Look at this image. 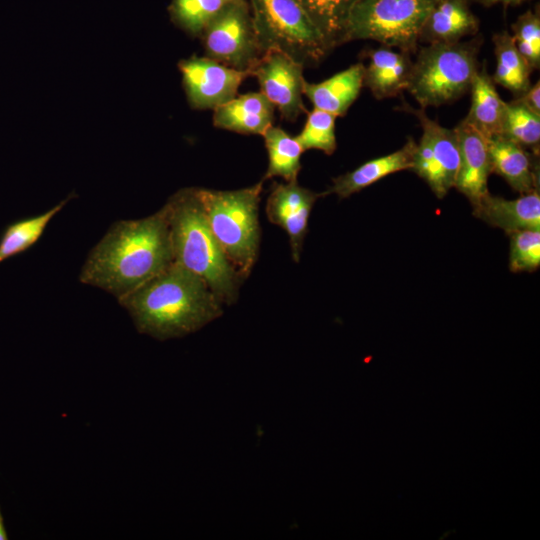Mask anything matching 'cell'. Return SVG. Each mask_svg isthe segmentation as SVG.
Instances as JSON below:
<instances>
[{"instance_id":"obj_1","label":"cell","mask_w":540,"mask_h":540,"mask_svg":"<svg viewBox=\"0 0 540 540\" xmlns=\"http://www.w3.org/2000/svg\"><path fill=\"white\" fill-rule=\"evenodd\" d=\"M173 262L168 212L164 205L146 218L113 223L91 249L79 280L120 300Z\"/></svg>"},{"instance_id":"obj_2","label":"cell","mask_w":540,"mask_h":540,"mask_svg":"<svg viewBox=\"0 0 540 540\" xmlns=\"http://www.w3.org/2000/svg\"><path fill=\"white\" fill-rule=\"evenodd\" d=\"M118 302L139 333L158 340L191 334L222 314L205 281L176 262Z\"/></svg>"},{"instance_id":"obj_3","label":"cell","mask_w":540,"mask_h":540,"mask_svg":"<svg viewBox=\"0 0 540 540\" xmlns=\"http://www.w3.org/2000/svg\"><path fill=\"white\" fill-rule=\"evenodd\" d=\"M165 206L174 262L203 279L222 304L233 302L241 278L210 230L197 188L177 191Z\"/></svg>"},{"instance_id":"obj_4","label":"cell","mask_w":540,"mask_h":540,"mask_svg":"<svg viewBox=\"0 0 540 540\" xmlns=\"http://www.w3.org/2000/svg\"><path fill=\"white\" fill-rule=\"evenodd\" d=\"M263 182L230 191L197 188L210 230L241 279L250 273L258 253Z\"/></svg>"},{"instance_id":"obj_5","label":"cell","mask_w":540,"mask_h":540,"mask_svg":"<svg viewBox=\"0 0 540 540\" xmlns=\"http://www.w3.org/2000/svg\"><path fill=\"white\" fill-rule=\"evenodd\" d=\"M479 40L428 44L417 50L407 89L422 109L462 97L478 68Z\"/></svg>"},{"instance_id":"obj_6","label":"cell","mask_w":540,"mask_h":540,"mask_svg":"<svg viewBox=\"0 0 540 540\" xmlns=\"http://www.w3.org/2000/svg\"><path fill=\"white\" fill-rule=\"evenodd\" d=\"M260 46L280 50L305 66L330 52L298 0H247Z\"/></svg>"},{"instance_id":"obj_7","label":"cell","mask_w":540,"mask_h":540,"mask_svg":"<svg viewBox=\"0 0 540 540\" xmlns=\"http://www.w3.org/2000/svg\"><path fill=\"white\" fill-rule=\"evenodd\" d=\"M437 0H358L347 39L374 40L409 54L418 50L422 27Z\"/></svg>"},{"instance_id":"obj_8","label":"cell","mask_w":540,"mask_h":540,"mask_svg":"<svg viewBox=\"0 0 540 540\" xmlns=\"http://www.w3.org/2000/svg\"><path fill=\"white\" fill-rule=\"evenodd\" d=\"M205 56L240 71H250L264 54L247 0L219 12L200 35Z\"/></svg>"},{"instance_id":"obj_9","label":"cell","mask_w":540,"mask_h":540,"mask_svg":"<svg viewBox=\"0 0 540 540\" xmlns=\"http://www.w3.org/2000/svg\"><path fill=\"white\" fill-rule=\"evenodd\" d=\"M417 116L422 135L413 156L412 169L442 199L454 188L459 162V143L455 128L448 129L430 119L424 109H409Z\"/></svg>"},{"instance_id":"obj_10","label":"cell","mask_w":540,"mask_h":540,"mask_svg":"<svg viewBox=\"0 0 540 540\" xmlns=\"http://www.w3.org/2000/svg\"><path fill=\"white\" fill-rule=\"evenodd\" d=\"M304 65L280 50L266 51L250 70L260 92L277 108L281 117L296 121L308 113L303 103Z\"/></svg>"},{"instance_id":"obj_11","label":"cell","mask_w":540,"mask_h":540,"mask_svg":"<svg viewBox=\"0 0 540 540\" xmlns=\"http://www.w3.org/2000/svg\"><path fill=\"white\" fill-rule=\"evenodd\" d=\"M178 68L188 103L198 110L215 109L230 101L250 76V71L230 68L206 56L182 59Z\"/></svg>"},{"instance_id":"obj_12","label":"cell","mask_w":540,"mask_h":540,"mask_svg":"<svg viewBox=\"0 0 540 540\" xmlns=\"http://www.w3.org/2000/svg\"><path fill=\"white\" fill-rule=\"evenodd\" d=\"M320 196L322 193L300 186L297 180L274 183L268 196L266 215L288 234L295 262L299 261L310 212Z\"/></svg>"},{"instance_id":"obj_13","label":"cell","mask_w":540,"mask_h":540,"mask_svg":"<svg viewBox=\"0 0 540 540\" xmlns=\"http://www.w3.org/2000/svg\"><path fill=\"white\" fill-rule=\"evenodd\" d=\"M455 130L458 136L460 162L454 184L460 193L475 206L488 191L492 173L488 141L475 127L462 120Z\"/></svg>"},{"instance_id":"obj_14","label":"cell","mask_w":540,"mask_h":540,"mask_svg":"<svg viewBox=\"0 0 540 540\" xmlns=\"http://www.w3.org/2000/svg\"><path fill=\"white\" fill-rule=\"evenodd\" d=\"M473 215L507 234L518 230L540 229L539 189L512 200L488 193L473 206Z\"/></svg>"},{"instance_id":"obj_15","label":"cell","mask_w":540,"mask_h":540,"mask_svg":"<svg viewBox=\"0 0 540 540\" xmlns=\"http://www.w3.org/2000/svg\"><path fill=\"white\" fill-rule=\"evenodd\" d=\"M274 105L261 92L239 95L213 109V125L245 135H263L273 125Z\"/></svg>"},{"instance_id":"obj_16","label":"cell","mask_w":540,"mask_h":540,"mask_svg":"<svg viewBox=\"0 0 540 540\" xmlns=\"http://www.w3.org/2000/svg\"><path fill=\"white\" fill-rule=\"evenodd\" d=\"M492 173L500 175L511 188L526 194L539 189L538 154L503 137L488 138Z\"/></svg>"},{"instance_id":"obj_17","label":"cell","mask_w":540,"mask_h":540,"mask_svg":"<svg viewBox=\"0 0 540 540\" xmlns=\"http://www.w3.org/2000/svg\"><path fill=\"white\" fill-rule=\"evenodd\" d=\"M367 56L370 60L364 69L363 86L375 98L394 97L407 89L413 65L409 53L382 45L368 50Z\"/></svg>"},{"instance_id":"obj_18","label":"cell","mask_w":540,"mask_h":540,"mask_svg":"<svg viewBox=\"0 0 540 540\" xmlns=\"http://www.w3.org/2000/svg\"><path fill=\"white\" fill-rule=\"evenodd\" d=\"M415 148L416 142L409 138L397 151L369 160L356 169L336 177L322 196L336 194L339 198H347L390 174L412 169Z\"/></svg>"},{"instance_id":"obj_19","label":"cell","mask_w":540,"mask_h":540,"mask_svg":"<svg viewBox=\"0 0 540 540\" xmlns=\"http://www.w3.org/2000/svg\"><path fill=\"white\" fill-rule=\"evenodd\" d=\"M364 69L365 65L357 62L322 82L309 83L305 80L303 94L314 108L342 117L360 94Z\"/></svg>"},{"instance_id":"obj_20","label":"cell","mask_w":540,"mask_h":540,"mask_svg":"<svg viewBox=\"0 0 540 540\" xmlns=\"http://www.w3.org/2000/svg\"><path fill=\"white\" fill-rule=\"evenodd\" d=\"M478 30L479 20L467 0H437L422 27L419 42H458Z\"/></svg>"},{"instance_id":"obj_21","label":"cell","mask_w":540,"mask_h":540,"mask_svg":"<svg viewBox=\"0 0 540 540\" xmlns=\"http://www.w3.org/2000/svg\"><path fill=\"white\" fill-rule=\"evenodd\" d=\"M471 106L464 118L487 139L501 136L505 102L486 69H479L471 85Z\"/></svg>"},{"instance_id":"obj_22","label":"cell","mask_w":540,"mask_h":540,"mask_svg":"<svg viewBox=\"0 0 540 540\" xmlns=\"http://www.w3.org/2000/svg\"><path fill=\"white\" fill-rule=\"evenodd\" d=\"M358 0H298L330 51L348 42V22Z\"/></svg>"},{"instance_id":"obj_23","label":"cell","mask_w":540,"mask_h":540,"mask_svg":"<svg viewBox=\"0 0 540 540\" xmlns=\"http://www.w3.org/2000/svg\"><path fill=\"white\" fill-rule=\"evenodd\" d=\"M496 55L494 83L511 91L515 97L523 94L530 86L532 68L517 50L513 37L508 31L493 36Z\"/></svg>"},{"instance_id":"obj_24","label":"cell","mask_w":540,"mask_h":540,"mask_svg":"<svg viewBox=\"0 0 540 540\" xmlns=\"http://www.w3.org/2000/svg\"><path fill=\"white\" fill-rule=\"evenodd\" d=\"M262 136L268 154V167L262 180L281 177L286 182L296 181L304 152L296 137L273 125Z\"/></svg>"},{"instance_id":"obj_25","label":"cell","mask_w":540,"mask_h":540,"mask_svg":"<svg viewBox=\"0 0 540 540\" xmlns=\"http://www.w3.org/2000/svg\"><path fill=\"white\" fill-rule=\"evenodd\" d=\"M70 197L40 215L16 221L7 226L0 239V263L34 245L48 223L65 206Z\"/></svg>"},{"instance_id":"obj_26","label":"cell","mask_w":540,"mask_h":540,"mask_svg":"<svg viewBox=\"0 0 540 540\" xmlns=\"http://www.w3.org/2000/svg\"><path fill=\"white\" fill-rule=\"evenodd\" d=\"M501 136L538 154L540 115L526 108L517 99L505 102Z\"/></svg>"},{"instance_id":"obj_27","label":"cell","mask_w":540,"mask_h":540,"mask_svg":"<svg viewBox=\"0 0 540 540\" xmlns=\"http://www.w3.org/2000/svg\"><path fill=\"white\" fill-rule=\"evenodd\" d=\"M236 0H172L169 13L173 23L192 37H200L206 25Z\"/></svg>"},{"instance_id":"obj_28","label":"cell","mask_w":540,"mask_h":540,"mask_svg":"<svg viewBox=\"0 0 540 540\" xmlns=\"http://www.w3.org/2000/svg\"><path fill=\"white\" fill-rule=\"evenodd\" d=\"M336 118L335 115L316 108L308 112L303 129L295 136L302 149H316L327 155L333 154L337 147Z\"/></svg>"},{"instance_id":"obj_29","label":"cell","mask_w":540,"mask_h":540,"mask_svg":"<svg viewBox=\"0 0 540 540\" xmlns=\"http://www.w3.org/2000/svg\"><path fill=\"white\" fill-rule=\"evenodd\" d=\"M510 237L509 268L512 272H531L540 266V229L518 230Z\"/></svg>"},{"instance_id":"obj_30","label":"cell","mask_w":540,"mask_h":540,"mask_svg":"<svg viewBox=\"0 0 540 540\" xmlns=\"http://www.w3.org/2000/svg\"><path fill=\"white\" fill-rule=\"evenodd\" d=\"M512 37L517 50L533 69L540 66V17L528 10L512 25Z\"/></svg>"},{"instance_id":"obj_31","label":"cell","mask_w":540,"mask_h":540,"mask_svg":"<svg viewBox=\"0 0 540 540\" xmlns=\"http://www.w3.org/2000/svg\"><path fill=\"white\" fill-rule=\"evenodd\" d=\"M526 108L540 115V83L537 81L530 86L523 94L515 97Z\"/></svg>"},{"instance_id":"obj_32","label":"cell","mask_w":540,"mask_h":540,"mask_svg":"<svg viewBox=\"0 0 540 540\" xmlns=\"http://www.w3.org/2000/svg\"><path fill=\"white\" fill-rule=\"evenodd\" d=\"M484 5H493V4H519L524 0H476Z\"/></svg>"},{"instance_id":"obj_33","label":"cell","mask_w":540,"mask_h":540,"mask_svg":"<svg viewBox=\"0 0 540 540\" xmlns=\"http://www.w3.org/2000/svg\"><path fill=\"white\" fill-rule=\"evenodd\" d=\"M7 539H8V535H7V532H6V528H5V525H4V519H3V516H2L1 509H0V540H7Z\"/></svg>"}]
</instances>
